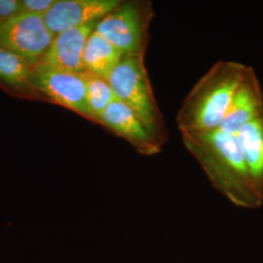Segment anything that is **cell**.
<instances>
[{"instance_id": "9", "label": "cell", "mask_w": 263, "mask_h": 263, "mask_svg": "<svg viewBox=\"0 0 263 263\" xmlns=\"http://www.w3.org/2000/svg\"><path fill=\"white\" fill-rule=\"evenodd\" d=\"M263 109V92L259 80L252 66H247L244 77L239 85L229 109L219 130L237 135L248 123Z\"/></svg>"}, {"instance_id": "16", "label": "cell", "mask_w": 263, "mask_h": 263, "mask_svg": "<svg viewBox=\"0 0 263 263\" xmlns=\"http://www.w3.org/2000/svg\"><path fill=\"white\" fill-rule=\"evenodd\" d=\"M21 14L20 0H0V26Z\"/></svg>"}, {"instance_id": "5", "label": "cell", "mask_w": 263, "mask_h": 263, "mask_svg": "<svg viewBox=\"0 0 263 263\" xmlns=\"http://www.w3.org/2000/svg\"><path fill=\"white\" fill-rule=\"evenodd\" d=\"M54 38L43 16L21 13L0 26V47L16 54L32 68L42 63Z\"/></svg>"}, {"instance_id": "13", "label": "cell", "mask_w": 263, "mask_h": 263, "mask_svg": "<svg viewBox=\"0 0 263 263\" xmlns=\"http://www.w3.org/2000/svg\"><path fill=\"white\" fill-rule=\"evenodd\" d=\"M32 67L16 54L0 47V82L10 88L25 90L31 85Z\"/></svg>"}, {"instance_id": "3", "label": "cell", "mask_w": 263, "mask_h": 263, "mask_svg": "<svg viewBox=\"0 0 263 263\" xmlns=\"http://www.w3.org/2000/svg\"><path fill=\"white\" fill-rule=\"evenodd\" d=\"M144 56L124 55L107 81L116 99L127 104L163 145L168 139V132L152 91Z\"/></svg>"}, {"instance_id": "12", "label": "cell", "mask_w": 263, "mask_h": 263, "mask_svg": "<svg viewBox=\"0 0 263 263\" xmlns=\"http://www.w3.org/2000/svg\"><path fill=\"white\" fill-rule=\"evenodd\" d=\"M124 55L102 37L99 33L93 31L89 36L83 53L84 71L100 76L108 80L114 68L118 66Z\"/></svg>"}, {"instance_id": "6", "label": "cell", "mask_w": 263, "mask_h": 263, "mask_svg": "<svg viewBox=\"0 0 263 263\" xmlns=\"http://www.w3.org/2000/svg\"><path fill=\"white\" fill-rule=\"evenodd\" d=\"M31 85L56 104L92 120L82 73L39 65L32 68Z\"/></svg>"}, {"instance_id": "4", "label": "cell", "mask_w": 263, "mask_h": 263, "mask_svg": "<svg viewBox=\"0 0 263 263\" xmlns=\"http://www.w3.org/2000/svg\"><path fill=\"white\" fill-rule=\"evenodd\" d=\"M153 17L151 1H121L115 9L98 22L95 31L123 55H145Z\"/></svg>"}, {"instance_id": "11", "label": "cell", "mask_w": 263, "mask_h": 263, "mask_svg": "<svg viewBox=\"0 0 263 263\" xmlns=\"http://www.w3.org/2000/svg\"><path fill=\"white\" fill-rule=\"evenodd\" d=\"M236 137L255 188L263 200V109Z\"/></svg>"}, {"instance_id": "1", "label": "cell", "mask_w": 263, "mask_h": 263, "mask_svg": "<svg viewBox=\"0 0 263 263\" xmlns=\"http://www.w3.org/2000/svg\"><path fill=\"white\" fill-rule=\"evenodd\" d=\"M181 138L211 184L228 201L250 210L262 206L263 200L255 188L235 135L218 129L182 135Z\"/></svg>"}, {"instance_id": "7", "label": "cell", "mask_w": 263, "mask_h": 263, "mask_svg": "<svg viewBox=\"0 0 263 263\" xmlns=\"http://www.w3.org/2000/svg\"><path fill=\"white\" fill-rule=\"evenodd\" d=\"M120 3L119 0H56L43 19L55 37L68 29L100 21Z\"/></svg>"}, {"instance_id": "2", "label": "cell", "mask_w": 263, "mask_h": 263, "mask_svg": "<svg viewBox=\"0 0 263 263\" xmlns=\"http://www.w3.org/2000/svg\"><path fill=\"white\" fill-rule=\"evenodd\" d=\"M247 66L233 61H218L192 87L177 115L182 135L218 130L244 77Z\"/></svg>"}, {"instance_id": "15", "label": "cell", "mask_w": 263, "mask_h": 263, "mask_svg": "<svg viewBox=\"0 0 263 263\" xmlns=\"http://www.w3.org/2000/svg\"><path fill=\"white\" fill-rule=\"evenodd\" d=\"M21 13L44 16L56 0H20Z\"/></svg>"}, {"instance_id": "10", "label": "cell", "mask_w": 263, "mask_h": 263, "mask_svg": "<svg viewBox=\"0 0 263 263\" xmlns=\"http://www.w3.org/2000/svg\"><path fill=\"white\" fill-rule=\"evenodd\" d=\"M98 22H91L58 34L40 65L69 72H83L85 45L96 29Z\"/></svg>"}, {"instance_id": "8", "label": "cell", "mask_w": 263, "mask_h": 263, "mask_svg": "<svg viewBox=\"0 0 263 263\" xmlns=\"http://www.w3.org/2000/svg\"><path fill=\"white\" fill-rule=\"evenodd\" d=\"M98 122L129 141L142 155L152 156L161 151L162 145L154 139L139 116L118 100L104 109Z\"/></svg>"}, {"instance_id": "14", "label": "cell", "mask_w": 263, "mask_h": 263, "mask_svg": "<svg viewBox=\"0 0 263 263\" xmlns=\"http://www.w3.org/2000/svg\"><path fill=\"white\" fill-rule=\"evenodd\" d=\"M87 90V102L92 121L98 122L104 109L116 101L112 88L106 79L95 76L88 71L81 72Z\"/></svg>"}]
</instances>
